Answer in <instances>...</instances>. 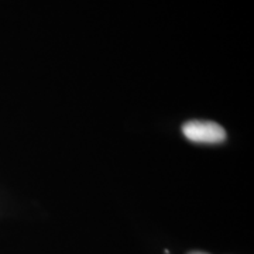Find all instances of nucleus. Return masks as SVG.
Returning <instances> with one entry per match:
<instances>
[{"label": "nucleus", "mask_w": 254, "mask_h": 254, "mask_svg": "<svg viewBox=\"0 0 254 254\" xmlns=\"http://www.w3.org/2000/svg\"><path fill=\"white\" fill-rule=\"evenodd\" d=\"M182 133L188 140L199 144H218L225 141V128L208 120H190L182 127Z\"/></svg>", "instance_id": "nucleus-1"}, {"label": "nucleus", "mask_w": 254, "mask_h": 254, "mask_svg": "<svg viewBox=\"0 0 254 254\" xmlns=\"http://www.w3.org/2000/svg\"><path fill=\"white\" fill-rule=\"evenodd\" d=\"M190 254H206V253H200V252H192V253Z\"/></svg>", "instance_id": "nucleus-2"}]
</instances>
